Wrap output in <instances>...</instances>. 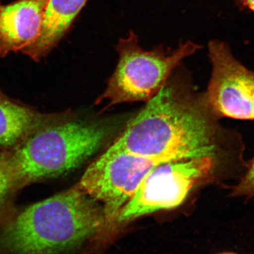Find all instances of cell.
I'll return each mask as SVG.
<instances>
[{
  "instance_id": "6da1fadb",
  "label": "cell",
  "mask_w": 254,
  "mask_h": 254,
  "mask_svg": "<svg viewBox=\"0 0 254 254\" xmlns=\"http://www.w3.org/2000/svg\"><path fill=\"white\" fill-rule=\"evenodd\" d=\"M188 85L172 74L110 148L161 161L245 155L240 132L222 127L204 93L193 95Z\"/></svg>"
},
{
  "instance_id": "277c9868",
  "label": "cell",
  "mask_w": 254,
  "mask_h": 254,
  "mask_svg": "<svg viewBox=\"0 0 254 254\" xmlns=\"http://www.w3.org/2000/svg\"><path fill=\"white\" fill-rule=\"evenodd\" d=\"M245 155H209L161 162L148 173L131 200L122 209L116 225L182 204L190 192L210 182L239 180L247 167Z\"/></svg>"
},
{
  "instance_id": "8fae6325",
  "label": "cell",
  "mask_w": 254,
  "mask_h": 254,
  "mask_svg": "<svg viewBox=\"0 0 254 254\" xmlns=\"http://www.w3.org/2000/svg\"><path fill=\"white\" fill-rule=\"evenodd\" d=\"M230 196L247 199L254 198V157L247 163L245 173L237 185L232 187Z\"/></svg>"
},
{
  "instance_id": "9a60e30c",
  "label": "cell",
  "mask_w": 254,
  "mask_h": 254,
  "mask_svg": "<svg viewBox=\"0 0 254 254\" xmlns=\"http://www.w3.org/2000/svg\"><path fill=\"white\" fill-rule=\"evenodd\" d=\"M235 254L225 253V254Z\"/></svg>"
},
{
  "instance_id": "9c48e42d",
  "label": "cell",
  "mask_w": 254,
  "mask_h": 254,
  "mask_svg": "<svg viewBox=\"0 0 254 254\" xmlns=\"http://www.w3.org/2000/svg\"><path fill=\"white\" fill-rule=\"evenodd\" d=\"M88 0H48L40 36L23 53L38 62L61 41Z\"/></svg>"
},
{
  "instance_id": "5bb4252c",
  "label": "cell",
  "mask_w": 254,
  "mask_h": 254,
  "mask_svg": "<svg viewBox=\"0 0 254 254\" xmlns=\"http://www.w3.org/2000/svg\"><path fill=\"white\" fill-rule=\"evenodd\" d=\"M4 95H2V93H1V91H0V97H3Z\"/></svg>"
},
{
  "instance_id": "ba28073f",
  "label": "cell",
  "mask_w": 254,
  "mask_h": 254,
  "mask_svg": "<svg viewBox=\"0 0 254 254\" xmlns=\"http://www.w3.org/2000/svg\"><path fill=\"white\" fill-rule=\"evenodd\" d=\"M48 0L0 1V57L23 51L41 34Z\"/></svg>"
},
{
  "instance_id": "3957f363",
  "label": "cell",
  "mask_w": 254,
  "mask_h": 254,
  "mask_svg": "<svg viewBox=\"0 0 254 254\" xmlns=\"http://www.w3.org/2000/svg\"><path fill=\"white\" fill-rule=\"evenodd\" d=\"M108 127L81 121L53 123L1 155L14 187L64 175L81 166L101 148Z\"/></svg>"
},
{
  "instance_id": "8992f818",
  "label": "cell",
  "mask_w": 254,
  "mask_h": 254,
  "mask_svg": "<svg viewBox=\"0 0 254 254\" xmlns=\"http://www.w3.org/2000/svg\"><path fill=\"white\" fill-rule=\"evenodd\" d=\"M161 160L109 148L87 168L78 186L103 206L102 228L116 225L122 209L131 200L145 177Z\"/></svg>"
},
{
  "instance_id": "4fadbf2b",
  "label": "cell",
  "mask_w": 254,
  "mask_h": 254,
  "mask_svg": "<svg viewBox=\"0 0 254 254\" xmlns=\"http://www.w3.org/2000/svg\"><path fill=\"white\" fill-rule=\"evenodd\" d=\"M237 6L242 10H248L254 13V0H235Z\"/></svg>"
},
{
  "instance_id": "7a4b0ae2",
  "label": "cell",
  "mask_w": 254,
  "mask_h": 254,
  "mask_svg": "<svg viewBox=\"0 0 254 254\" xmlns=\"http://www.w3.org/2000/svg\"><path fill=\"white\" fill-rule=\"evenodd\" d=\"M103 210L76 185L30 205L0 236L9 254H64L81 247L103 227Z\"/></svg>"
},
{
  "instance_id": "30bf717a",
  "label": "cell",
  "mask_w": 254,
  "mask_h": 254,
  "mask_svg": "<svg viewBox=\"0 0 254 254\" xmlns=\"http://www.w3.org/2000/svg\"><path fill=\"white\" fill-rule=\"evenodd\" d=\"M55 120L51 115L38 113L0 97V147L17 145L33 132Z\"/></svg>"
},
{
  "instance_id": "7c38bea8",
  "label": "cell",
  "mask_w": 254,
  "mask_h": 254,
  "mask_svg": "<svg viewBox=\"0 0 254 254\" xmlns=\"http://www.w3.org/2000/svg\"><path fill=\"white\" fill-rule=\"evenodd\" d=\"M12 180L4 160L0 156V203L4 200L10 190L14 189Z\"/></svg>"
},
{
  "instance_id": "5b68a950",
  "label": "cell",
  "mask_w": 254,
  "mask_h": 254,
  "mask_svg": "<svg viewBox=\"0 0 254 254\" xmlns=\"http://www.w3.org/2000/svg\"><path fill=\"white\" fill-rule=\"evenodd\" d=\"M201 48L197 43L187 41L175 50L159 46L145 50L140 46L136 33L130 31L127 36L119 40L115 46L118 64L97 102L107 100L110 106L149 101L184 60Z\"/></svg>"
},
{
  "instance_id": "52a82bcc",
  "label": "cell",
  "mask_w": 254,
  "mask_h": 254,
  "mask_svg": "<svg viewBox=\"0 0 254 254\" xmlns=\"http://www.w3.org/2000/svg\"><path fill=\"white\" fill-rule=\"evenodd\" d=\"M208 56L212 72L204 97L209 108L220 119L254 120V71L224 42L210 41Z\"/></svg>"
}]
</instances>
